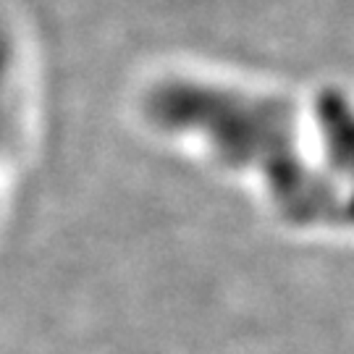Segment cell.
I'll use <instances>...</instances> for the list:
<instances>
[{"label": "cell", "instance_id": "7a4b0ae2", "mask_svg": "<svg viewBox=\"0 0 354 354\" xmlns=\"http://www.w3.org/2000/svg\"><path fill=\"white\" fill-rule=\"evenodd\" d=\"M6 68H8V48L0 37V140H3V84H6Z\"/></svg>", "mask_w": 354, "mask_h": 354}, {"label": "cell", "instance_id": "6da1fadb", "mask_svg": "<svg viewBox=\"0 0 354 354\" xmlns=\"http://www.w3.org/2000/svg\"><path fill=\"white\" fill-rule=\"evenodd\" d=\"M147 113L158 127L200 134L226 163L257 174L294 223L344 221L339 197L297 150L283 102L200 82H165L150 92Z\"/></svg>", "mask_w": 354, "mask_h": 354}]
</instances>
